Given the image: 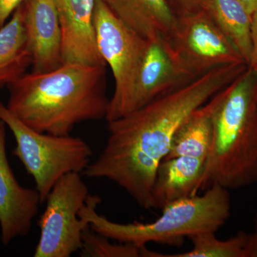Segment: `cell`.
Returning <instances> with one entry per match:
<instances>
[{"instance_id": "1", "label": "cell", "mask_w": 257, "mask_h": 257, "mask_svg": "<svg viewBox=\"0 0 257 257\" xmlns=\"http://www.w3.org/2000/svg\"><path fill=\"white\" fill-rule=\"evenodd\" d=\"M247 67L245 63L216 67L109 121L105 146L98 158L87 166L84 175L109 179L124 189L140 207L153 209L152 192L157 168L168 155L176 132L193 111Z\"/></svg>"}, {"instance_id": "2", "label": "cell", "mask_w": 257, "mask_h": 257, "mask_svg": "<svg viewBox=\"0 0 257 257\" xmlns=\"http://www.w3.org/2000/svg\"><path fill=\"white\" fill-rule=\"evenodd\" d=\"M106 66L64 63L45 73L30 72L8 85L7 107L39 133L67 136L76 125L106 117Z\"/></svg>"}, {"instance_id": "3", "label": "cell", "mask_w": 257, "mask_h": 257, "mask_svg": "<svg viewBox=\"0 0 257 257\" xmlns=\"http://www.w3.org/2000/svg\"><path fill=\"white\" fill-rule=\"evenodd\" d=\"M257 183V72L248 67L220 92L199 190Z\"/></svg>"}, {"instance_id": "4", "label": "cell", "mask_w": 257, "mask_h": 257, "mask_svg": "<svg viewBox=\"0 0 257 257\" xmlns=\"http://www.w3.org/2000/svg\"><path fill=\"white\" fill-rule=\"evenodd\" d=\"M100 201L99 197L89 195L79 217L98 234L139 246L151 242L181 246L184 238L192 235L216 233L229 219L231 209L229 190L216 184L206 189L202 195L170 203L161 209L160 217L146 224H121L106 219L96 212Z\"/></svg>"}, {"instance_id": "5", "label": "cell", "mask_w": 257, "mask_h": 257, "mask_svg": "<svg viewBox=\"0 0 257 257\" xmlns=\"http://www.w3.org/2000/svg\"><path fill=\"white\" fill-rule=\"evenodd\" d=\"M0 119L14 135L13 153L33 177L42 203L62 177L84 172L89 165L92 149L82 139L35 131L12 114L1 101Z\"/></svg>"}, {"instance_id": "6", "label": "cell", "mask_w": 257, "mask_h": 257, "mask_svg": "<svg viewBox=\"0 0 257 257\" xmlns=\"http://www.w3.org/2000/svg\"><path fill=\"white\" fill-rule=\"evenodd\" d=\"M93 25L98 50L114 79L105 117L109 122L133 111L135 86L148 40L128 28L101 0L94 3Z\"/></svg>"}, {"instance_id": "7", "label": "cell", "mask_w": 257, "mask_h": 257, "mask_svg": "<svg viewBox=\"0 0 257 257\" xmlns=\"http://www.w3.org/2000/svg\"><path fill=\"white\" fill-rule=\"evenodd\" d=\"M89 189L80 174L64 175L49 193L39 226L40 236L35 257H69L82 246V234L89 223L79 217Z\"/></svg>"}, {"instance_id": "8", "label": "cell", "mask_w": 257, "mask_h": 257, "mask_svg": "<svg viewBox=\"0 0 257 257\" xmlns=\"http://www.w3.org/2000/svg\"><path fill=\"white\" fill-rule=\"evenodd\" d=\"M168 40L195 78L221 66L246 63L207 10L177 18Z\"/></svg>"}, {"instance_id": "9", "label": "cell", "mask_w": 257, "mask_h": 257, "mask_svg": "<svg viewBox=\"0 0 257 257\" xmlns=\"http://www.w3.org/2000/svg\"><path fill=\"white\" fill-rule=\"evenodd\" d=\"M194 79L168 39L160 36L148 40L135 86L133 111L183 87Z\"/></svg>"}, {"instance_id": "10", "label": "cell", "mask_w": 257, "mask_h": 257, "mask_svg": "<svg viewBox=\"0 0 257 257\" xmlns=\"http://www.w3.org/2000/svg\"><path fill=\"white\" fill-rule=\"evenodd\" d=\"M6 126L0 119V230L8 245L30 232L42 202L37 189L22 187L15 178L7 156Z\"/></svg>"}, {"instance_id": "11", "label": "cell", "mask_w": 257, "mask_h": 257, "mask_svg": "<svg viewBox=\"0 0 257 257\" xmlns=\"http://www.w3.org/2000/svg\"><path fill=\"white\" fill-rule=\"evenodd\" d=\"M24 25L32 54V72L45 73L64 64L62 32L54 0H23Z\"/></svg>"}, {"instance_id": "12", "label": "cell", "mask_w": 257, "mask_h": 257, "mask_svg": "<svg viewBox=\"0 0 257 257\" xmlns=\"http://www.w3.org/2000/svg\"><path fill=\"white\" fill-rule=\"evenodd\" d=\"M62 32L64 63L105 65L93 25L95 0H54Z\"/></svg>"}, {"instance_id": "13", "label": "cell", "mask_w": 257, "mask_h": 257, "mask_svg": "<svg viewBox=\"0 0 257 257\" xmlns=\"http://www.w3.org/2000/svg\"><path fill=\"white\" fill-rule=\"evenodd\" d=\"M206 161L188 157L162 161L152 188L153 209H162L171 202L197 194Z\"/></svg>"}, {"instance_id": "14", "label": "cell", "mask_w": 257, "mask_h": 257, "mask_svg": "<svg viewBox=\"0 0 257 257\" xmlns=\"http://www.w3.org/2000/svg\"><path fill=\"white\" fill-rule=\"evenodd\" d=\"M128 28L147 40L168 39L176 21L167 0H101Z\"/></svg>"}, {"instance_id": "15", "label": "cell", "mask_w": 257, "mask_h": 257, "mask_svg": "<svg viewBox=\"0 0 257 257\" xmlns=\"http://www.w3.org/2000/svg\"><path fill=\"white\" fill-rule=\"evenodd\" d=\"M220 92L189 115L172 139L165 160L188 157L207 160L213 140V114L220 98Z\"/></svg>"}, {"instance_id": "16", "label": "cell", "mask_w": 257, "mask_h": 257, "mask_svg": "<svg viewBox=\"0 0 257 257\" xmlns=\"http://www.w3.org/2000/svg\"><path fill=\"white\" fill-rule=\"evenodd\" d=\"M32 64V54L24 25L21 4L11 20L0 28V87L21 78Z\"/></svg>"}, {"instance_id": "17", "label": "cell", "mask_w": 257, "mask_h": 257, "mask_svg": "<svg viewBox=\"0 0 257 257\" xmlns=\"http://www.w3.org/2000/svg\"><path fill=\"white\" fill-rule=\"evenodd\" d=\"M205 10L248 65L251 50V15L238 0H208Z\"/></svg>"}, {"instance_id": "18", "label": "cell", "mask_w": 257, "mask_h": 257, "mask_svg": "<svg viewBox=\"0 0 257 257\" xmlns=\"http://www.w3.org/2000/svg\"><path fill=\"white\" fill-rule=\"evenodd\" d=\"M215 234V232H202L189 236L192 247L185 252L168 255L148 249L147 257H245L247 234L239 231L226 240L217 239Z\"/></svg>"}, {"instance_id": "19", "label": "cell", "mask_w": 257, "mask_h": 257, "mask_svg": "<svg viewBox=\"0 0 257 257\" xmlns=\"http://www.w3.org/2000/svg\"><path fill=\"white\" fill-rule=\"evenodd\" d=\"M147 246L131 243H111L109 238L93 231L89 226L82 234L79 254L83 257H145Z\"/></svg>"}, {"instance_id": "20", "label": "cell", "mask_w": 257, "mask_h": 257, "mask_svg": "<svg viewBox=\"0 0 257 257\" xmlns=\"http://www.w3.org/2000/svg\"><path fill=\"white\" fill-rule=\"evenodd\" d=\"M176 18L187 16L205 10L208 0H167Z\"/></svg>"}, {"instance_id": "21", "label": "cell", "mask_w": 257, "mask_h": 257, "mask_svg": "<svg viewBox=\"0 0 257 257\" xmlns=\"http://www.w3.org/2000/svg\"><path fill=\"white\" fill-rule=\"evenodd\" d=\"M251 56L248 66L257 72V10L251 16Z\"/></svg>"}, {"instance_id": "22", "label": "cell", "mask_w": 257, "mask_h": 257, "mask_svg": "<svg viewBox=\"0 0 257 257\" xmlns=\"http://www.w3.org/2000/svg\"><path fill=\"white\" fill-rule=\"evenodd\" d=\"M23 2V0H0V28L4 26L7 20Z\"/></svg>"}, {"instance_id": "23", "label": "cell", "mask_w": 257, "mask_h": 257, "mask_svg": "<svg viewBox=\"0 0 257 257\" xmlns=\"http://www.w3.org/2000/svg\"><path fill=\"white\" fill-rule=\"evenodd\" d=\"M245 257H257V212L254 219V230L247 234L244 248Z\"/></svg>"}, {"instance_id": "24", "label": "cell", "mask_w": 257, "mask_h": 257, "mask_svg": "<svg viewBox=\"0 0 257 257\" xmlns=\"http://www.w3.org/2000/svg\"><path fill=\"white\" fill-rule=\"evenodd\" d=\"M244 7L246 11L252 16L257 10V0H238Z\"/></svg>"}]
</instances>
